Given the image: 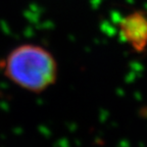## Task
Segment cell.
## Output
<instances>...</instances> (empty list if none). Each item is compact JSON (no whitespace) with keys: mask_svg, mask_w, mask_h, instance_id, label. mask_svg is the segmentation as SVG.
<instances>
[{"mask_svg":"<svg viewBox=\"0 0 147 147\" xmlns=\"http://www.w3.org/2000/svg\"><path fill=\"white\" fill-rule=\"evenodd\" d=\"M0 71L22 89L42 93L56 82L58 64L45 47L26 43L14 47L0 60Z\"/></svg>","mask_w":147,"mask_h":147,"instance_id":"1","label":"cell"},{"mask_svg":"<svg viewBox=\"0 0 147 147\" xmlns=\"http://www.w3.org/2000/svg\"><path fill=\"white\" fill-rule=\"evenodd\" d=\"M119 35L134 51L141 53L147 47V16L141 10L129 13L119 25Z\"/></svg>","mask_w":147,"mask_h":147,"instance_id":"2","label":"cell"}]
</instances>
